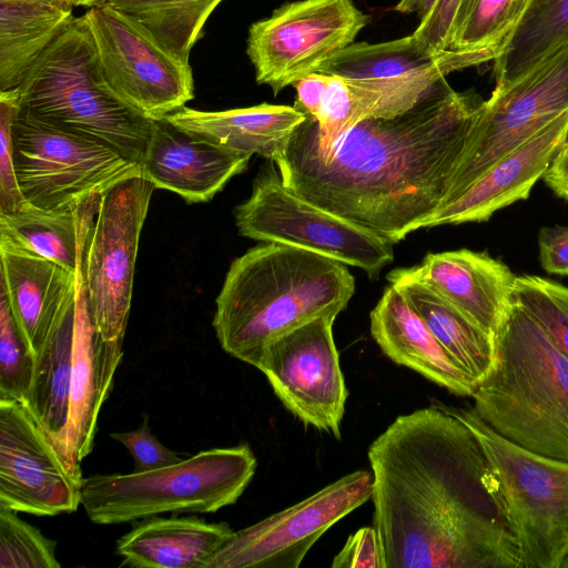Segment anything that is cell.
Returning <instances> with one entry per match:
<instances>
[{
    "mask_svg": "<svg viewBox=\"0 0 568 568\" xmlns=\"http://www.w3.org/2000/svg\"><path fill=\"white\" fill-rule=\"evenodd\" d=\"M77 268L75 323L69 417L62 457L75 474L91 453L100 409L108 398L115 371L123 357V341H106L95 329L87 300L82 270Z\"/></svg>",
    "mask_w": 568,
    "mask_h": 568,
    "instance_id": "cell-18",
    "label": "cell"
},
{
    "mask_svg": "<svg viewBox=\"0 0 568 568\" xmlns=\"http://www.w3.org/2000/svg\"><path fill=\"white\" fill-rule=\"evenodd\" d=\"M111 438L121 443L133 458V473H144L181 462L183 458L163 446L152 434L149 417L132 432L112 433Z\"/></svg>",
    "mask_w": 568,
    "mask_h": 568,
    "instance_id": "cell-38",
    "label": "cell"
},
{
    "mask_svg": "<svg viewBox=\"0 0 568 568\" xmlns=\"http://www.w3.org/2000/svg\"><path fill=\"white\" fill-rule=\"evenodd\" d=\"M437 57L423 50L410 34L379 43L353 42L316 72L345 79H383L422 68Z\"/></svg>",
    "mask_w": 568,
    "mask_h": 568,
    "instance_id": "cell-31",
    "label": "cell"
},
{
    "mask_svg": "<svg viewBox=\"0 0 568 568\" xmlns=\"http://www.w3.org/2000/svg\"><path fill=\"white\" fill-rule=\"evenodd\" d=\"M0 287L24 344L36 356L75 301L77 271L6 245H0Z\"/></svg>",
    "mask_w": 568,
    "mask_h": 568,
    "instance_id": "cell-22",
    "label": "cell"
},
{
    "mask_svg": "<svg viewBox=\"0 0 568 568\" xmlns=\"http://www.w3.org/2000/svg\"><path fill=\"white\" fill-rule=\"evenodd\" d=\"M74 323L75 301L34 356L33 374L26 404L61 456L69 417Z\"/></svg>",
    "mask_w": 568,
    "mask_h": 568,
    "instance_id": "cell-29",
    "label": "cell"
},
{
    "mask_svg": "<svg viewBox=\"0 0 568 568\" xmlns=\"http://www.w3.org/2000/svg\"><path fill=\"white\" fill-rule=\"evenodd\" d=\"M367 456L383 568H524L483 445L440 403L398 416Z\"/></svg>",
    "mask_w": 568,
    "mask_h": 568,
    "instance_id": "cell-1",
    "label": "cell"
},
{
    "mask_svg": "<svg viewBox=\"0 0 568 568\" xmlns=\"http://www.w3.org/2000/svg\"><path fill=\"white\" fill-rule=\"evenodd\" d=\"M328 82L329 75L320 72L311 73L297 81L294 84L297 93L295 106L315 119L320 113Z\"/></svg>",
    "mask_w": 568,
    "mask_h": 568,
    "instance_id": "cell-42",
    "label": "cell"
},
{
    "mask_svg": "<svg viewBox=\"0 0 568 568\" xmlns=\"http://www.w3.org/2000/svg\"><path fill=\"white\" fill-rule=\"evenodd\" d=\"M471 398L499 436L568 463V357L513 298L495 335L494 364Z\"/></svg>",
    "mask_w": 568,
    "mask_h": 568,
    "instance_id": "cell-4",
    "label": "cell"
},
{
    "mask_svg": "<svg viewBox=\"0 0 568 568\" xmlns=\"http://www.w3.org/2000/svg\"><path fill=\"white\" fill-rule=\"evenodd\" d=\"M99 0H75V6H83L92 8L98 3Z\"/></svg>",
    "mask_w": 568,
    "mask_h": 568,
    "instance_id": "cell-46",
    "label": "cell"
},
{
    "mask_svg": "<svg viewBox=\"0 0 568 568\" xmlns=\"http://www.w3.org/2000/svg\"><path fill=\"white\" fill-rule=\"evenodd\" d=\"M541 267L549 274L568 275V226H544L538 232Z\"/></svg>",
    "mask_w": 568,
    "mask_h": 568,
    "instance_id": "cell-41",
    "label": "cell"
},
{
    "mask_svg": "<svg viewBox=\"0 0 568 568\" xmlns=\"http://www.w3.org/2000/svg\"><path fill=\"white\" fill-rule=\"evenodd\" d=\"M425 321L434 336L478 384L490 371L495 359V338L458 307L426 284L406 275L402 268L387 274Z\"/></svg>",
    "mask_w": 568,
    "mask_h": 568,
    "instance_id": "cell-27",
    "label": "cell"
},
{
    "mask_svg": "<svg viewBox=\"0 0 568 568\" xmlns=\"http://www.w3.org/2000/svg\"><path fill=\"white\" fill-rule=\"evenodd\" d=\"M354 291L346 264L265 243L232 262L212 324L227 354L257 368L268 344L318 316L336 317Z\"/></svg>",
    "mask_w": 568,
    "mask_h": 568,
    "instance_id": "cell-3",
    "label": "cell"
},
{
    "mask_svg": "<svg viewBox=\"0 0 568 568\" xmlns=\"http://www.w3.org/2000/svg\"><path fill=\"white\" fill-rule=\"evenodd\" d=\"M369 17L353 0H297L248 31L246 53L258 84L274 95L352 44Z\"/></svg>",
    "mask_w": 568,
    "mask_h": 568,
    "instance_id": "cell-12",
    "label": "cell"
},
{
    "mask_svg": "<svg viewBox=\"0 0 568 568\" xmlns=\"http://www.w3.org/2000/svg\"><path fill=\"white\" fill-rule=\"evenodd\" d=\"M373 475L356 470L239 531L202 568H297L338 520L372 498Z\"/></svg>",
    "mask_w": 568,
    "mask_h": 568,
    "instance_id": "cell-15",
    "label": "cell"
},
{
    "mask_svg": "<svg viewBox=\"0 0 568 568\" xmlns=\"http://www.w3.org/2000/svg\"><path fill=\"white\" fill-rule=\"evenodd\" d=\"M19 110V89L0 91V213L31 206L19 189L14 170L12 124Z\"/></svg>",
    "mask_w": 568,
    "mask_h": 568,
    "instance_id": "cell-37",
    "label": "cell"
},
{
    "mask_svg": "<svg viewBox=\"0 0 568 568\" xmlns=\"http://www.w3.org/2000/svg\"><path fill=\"white\" fill-rule=\"evenodd\" d=\"M501 45L448 50L416 70L383 79L329 75L318 115L293 132L290 144L325 154L347 130L368 119H389L412 109L448 74L494 61Z\"/></svg>",
    "mask_w": 568,
    "mask_h": 568,
    "instance_id": "cell-14",
    "label": "cell"
},
{
    "mask_svg": "<svg viewBox=\"0 0 568 568\" xmlns=\"http://www.w3.org/2000/svg\"><path fill=\"white\" fill-rule=\"evenodd\" d=\"M306 119L296 106L262 103L224 111L183 106L165 120L174 126L222 148L246 155L257 154L275 163L295 129Z\"/></svg>",
    "mask_w": 568,
    "mask_h": 568,
    "instance_id": "cell-24",
    "label": "cell"
},
{
    "mask_svg": "<svg viewBox=\"0 0 568 568\" xmlns=\"http://www.w3.org/2000/svg\"><path fill=\"white\" fill-rule=\"evenodd\" d=\"M369 317L374 341L393 362L455 395L473 397L478 383L445 351L396 286L385 288Z\"/></svg>",
    "mask_w": 568,
    "mask_h": 568,
    "instance_id": "cell-23",
    "label": "cell"
},
{
    "mask_svg": "<svg viewBox=\"0 0 568 568\" xmlns=\"http://www.w3.org/2000/svg\"><path fill=\"white\" fill-rule=\"evenodd\" d=\"M542 180L557 196L568 200V131Z\"/></svg>",
    "mask_w": 568,
    "mask_h": 568,
    "instance_id": "cell-43",
    "label": "cell"
},
{
    "mask_svg": "<svg viewBox=\"0 0 568 568\" xmlns=\"http://www.w3.org/2000/svg\"><path fill=\"white\" fill-rule=\"evenodd\" d=\"M332 568H383L379 539L374 526L363 527L349 536L334 557Z\"/></svg>",
    "mask_w": 568,
    "mask_h": 568,
    "instance_id": "cell-40",
    "label": "cell"
},
{
    "mask_svg": "<svg viewBox=\"0 0 568 568\" xmlns=\"http://www.w3.org/2000/svg\"><path fill=\"white\" fill-rule=\"evenodd\" d=\"M148 1L149 0H99L94 7L108 6L121 11H128Z\"/></svg>",
    "mask_w": 568,
    "mask_h": 568,
    "instance_id": "cell-45",
    "label": "cell"
},
{
    "mask_svg": "<svg viewBox=\"0 0 568 568\" xmlns=\"http://www.w3.org/2000/svg\"><path fill=\"white\" fill-rule=\"evenodd\" d=\"M480 104L444 79L406 112L347 130L327 153L288 143L274 164L303 199L395 244L442 207Z\"/></svg>",
    "mask_w": 568,
    "mask_h": 568,
    "instance_id": "cell-2",
    "label": "cell"
},
{
    "mask_svg": "<svg viewBox=\"0 0 568 568\" xmlns=\"http://www.w3.org/2000/svg\"><path fill=\"white\" fill-rule=\"evenodd\" d=\"M465 1L436 0L413 32V37L423 50L434 57L449 50L454 24Z\"/></svg>",
    "mask_w": 568,
    "mask_h": 568,
    "instance_id": "cell-39",
    "label": "cell"
},
{
    "mask_svg": "<svg viewBox=\"0 0 568 568\" xmlns=\"http://www.w3.org/2000/svg\"><path fill=\"white\" fill-rule=\"evenodd\" d=\"M234 217L244 237L307 250L359 267L371 277L394 258L393 243L296 194L283 183L274 163L257 173L251 195L235 207Z\"/></svg>",
    "mask_w": 568,
    "mask_h": 568,
    "instance_id": "cell-9",
    "label": "cell"
},
{
    "mask_svg": "<svg viewBox=\"0 0 568 568\" xmlns=\"http://www.w3.org/2000/svg\"><path fill=\"white\" fill-rule=\"evenodd\" d=\"M0 504V568H59L57 542Z\"/></svg>",
    "mask_w": 568,
    "mask_h": 568,
    "instance_id": "cell-35",
    "label": "cell"
},
{
    "mask_svg": "<svg viewBox=\"0 0 568 568\" xmlns=\"http://www.w3.org/2000/svg\"><path fill=\"white\" fill-rule=\"evenodd\" d=\"M561 568H568V554L567 556L565 557L562 564H561Z\"/></svg>",
    "mask_w": 568,
    "mask_h": 568,
    "instance_id": "cell-47",
    "label": "cell"
},
{
    "mask_svg": "<svg viewBox=\"0 0 568 568\" xmlns=\"http://www.w3.org/2000/svg\"><path fill=\"white\" fill-rule=\"evenodd\" d=\"M256 458L246 444L203 450L144 473L84 477L81 505L91 521L112 525L163 513H215L237 501Z\"/></svg>",
    "mask_w": 568,
    "mask_h": 568,
    "instance_id": "cell-6",
    "label": "cell"
},
{
    "mask_svg": "<svg viewBox=\"0 0 568 568\" xmlns=\"http://www.w3.org/2000/svg\"><path fill=\"white\" fill-rule=\"evenodd\" d=\"M528 0H466L454 24L449 50L500 45Z\"/></svg>",
    "mask_w": 568,
    "mask_h": 568,
    "instance_id": "cell-33",
    "label": "cell"
},
{
    "mask_svg": "<svg viewBox=\"0 0 568 568\" xmlns=\"http://www.w3.org/2000/svg\"><path fill=\"white\" fill-rule=\"evenodd\" d=\"M18 89L29 114L102 140L140 163L154 121L110 89L84 14L70 21Z\"/></svg>",
    "mask_w": 568,
    "mask_h": 568,
    "instance_id": "cell-5",
    "label": "cell"
},
{
    "mask_svg": "<svg viewBox=\"0 0 568 568\" xmlns=\"http://www.w3.org/2000/svg\"><path fill=\"white\" fill-rule=\"evenodd\" d=\"M155 186L142 174L128 178L99 200L88 233L82 270L93 325L106 341H123L141 231Z\"/></svg>",
    "mask_w": 568,
    "mask_h": 568,
    "instance_id": "cell-10",
    "label": "cell"
},
{
    "mask_svg": "<svg viewBox=\"0 0 568 568\" xmlns=\"http://www.w3.org/2000/svg\"><path fill=\"white\" fill-rule=\"evenodd\" d=\"M233 532L226 523L195 516H151L119 538L115 551L131 567L202 568Z\"/></svg>",
    "mask_w": 568,
    "mask_h": 568,
    "instance_id": "cell-25",
    "label": "cell"
},
{
    "mask_svg": "<svg viewBox=\"0 0 568 568\" xmlns=\"http://www.w3.org/2000/svg\"><path fill=\"white\" fill-rule=\"evenodd\" d=\"M335 318L318 316L274 339L257 369L295 417L339 439L348 392L333 336Z\"/></svg>",
    "mask_w": 568,
    "mask_h": 568,
    "instance_id": "cell-16",
    "label": "cell"
},
{
    "mask_svg": "<svg viewBox=\"0 0 568 568\" xmlns=\"http://www.w3.org/2000/svg\"><path fill=\"white\" fill-rule=\"evenodd\" d=\"M99 200L77 210L44 211L29 206L0 213V245L44 257L75 272Z\"/></svg>",
    "mask_w": 568,
    "mask_h": 568,
    "instance_id": "cell-28",
    "label": "cell"
},
{
    "mask_svg": "<svg viewBox=\"0 0 568 568\" xmlns=\"http://www.w3.org/2000/svg\"><path fill=\"white\" fill-rule=\"evenodd\" d=\"M34 356L24 344L0 287V400L27 404Z\"/></svg>",
    "mask_w": 568,
    "mask_h": 568,
    "instance_id": "cell-36",
    "label": "cell"
},
{
    "mask_svg": "<svg viewBox=\"0 0 568 568\" xmlns=\"http://www.w3.org/2000/svg\"><path fill=\"white\" fill-rule=\"evenodd\" d=\"M511 298L539 323L568 357V286L538 275L516 276Z\"/></svg>",
    "mask_w": 568,
    "mask_h": 568,
    "instance_id": "cell-34",
    "label": "cell"
},
{
    "mask_svg": "<svg viewBox=\"0 0 568 568\" xmlns=\"http://www.w3.org/2000/svg\"><path fill=\"white\" fill-rule=\"evenodd\" d=\"M12 143L19 189L31 206L44 211L77 210L141 173L138 162L104 141L40 120L21 106Z\"/></svg>",
    "mask_w": 568,
    "mask_h": 568,
    "instance_id": "cell-7",
    "label": "cell"
},
{
    "mask_svg": "<svg viewBox=\"0 0 568 568\" xmlns=\"http://www.w3.org/2000/svg\"><path fill=\"white\" fill-rule=\"evenodd\" d=\"M568 44V0H528L494 60L495 89L528 73Z\"/></svg>",
    "mask_w": 568,
    "mask_h": 568,
    "instance_id": "cell-30",
    "label": "cell"
},
{
    "mask_svg": "<svg viewBox=\"0 0 568 568\" xmlns=\"http://www.w3.org/2000/svg\"><path fill=\"white\" fill-rule=\"evenodd\" d=\"M567 131L568 109L491 165L455 201L427 219L422 229L484 222L497 211L526 200L542 179Z\"/></svg>",
    "mask_w": 568,
    "mask_h": 568,
    "instance_id": "cell-20",
    "label": "cell"
},
{
    "mask_svg": "<svg viewBox=\"0 0 568 568\" xmlns=\"http://www.w3.org/2000/svg\"><path fill=\"white\" fill-rule=\"evenodd\" d=\"M250 159L163 119L154 121L139 164L142 176L155 189L176 193L187 203H203L243 172Z\"/></svg>",
    "mask_w": 568,
    "mask_h": 568,
    "instance_id": "cell-19",
    "label": "cell"
},
{
    "mask_svg": "<svg viewBox=\"0 0 568 568\" xmlns=\"http://www.w3.org/2000/svg\"><path fill=\"white\" fill-rule=\"evenodd\" d=\"M436 0H399L395 10L400 13H416L422 20L433 8Z\"/></svg>",
    "mask_w": 568,
    "mask_h": 568,
    "instance_id": "cell-44",
    "label": "cell"
},
{
    "mask_svg": "<svg viewBox=\"0 0 568 568\" xmlns=\"http://www.w3.org/2000/svg\"><path fill=\"white\" fill-rule=\"evenodd\" d=\"M75 0H0V91L18 88L73 19Z\"/></svg>",
    "mask_w": 568,
    "mask_h": 568,
    "instance_id": "cell-26",
    "label": "cell"
},
{
    "mask_svg": "<svg viewBox=\"0 0 568 568\" xmlns=\"http://www.w3.org/2000/svg\"><path fill=\"white\" fill-rule=\"evenodd\" d=\"M440 405L483 445L515 523L524 568H561L568 554V463L508 442L480 420L470 405Z\"/></svg>",
    "mask_w": 568,
    "mask_h": 568,
    "instance_id": "cell-8",
    "label": "cell"
},
{
    "mask_svg": "<svg viewBox=\"0 0 568 568\" xmlns=\"http://www.w3.org/2000/svg\"><path fill=\"white\" fill-rule=\"evenodd\" d=\"M222 0H149L123 11L140 22L170 53L189 62L190 51Z\"/></svg>",
    "mask_w": 568,
    "mask_h": 568,
    "instance_id": "cell-32",
    "label": "cell"
},
{
    "mask_svg": "<svg viewBox=\"0 0 568 568\" xmlns=\"http://www.w3.org/2000/svg\"><path fill=\"white\" fill-rule=\"evenodd\" d=\"M402 271L426 284L495 338L517 275L499 260L468 248L427 254Z\"/></svg>",
    "mask_w": 568,
    "mask_h": 568,
    "instance_id": "cell-21",
    "label": "cell"
},
{
    "mask_svg": "<svg viewBox=\"0 0 568 568\" xmlns=\"http://www.w3.org/2000/svg\"><path fill=\"white\" fill-rule=\"evenodd\" d=\"M83 478L24 404L0 400V504L36 516L72 513L81 505Z\"/></svg>",
    "mask_w": 568,
    "mask_h": 568,
    "instance_id": "cell-17",
    "label": "cell"
},
{
    "mask_svg": "<svg viewBox=\"0 0 568 568\" xmlns=\"http://www.w3.org/2000/svg\"><path fill=\"white\" fill-rule=\"evenodd\" d=\"M567 109L568 44L513 83L494 88L481 102L469 146L442 207Z\"/></svg>",
    "mask_w": 568,
    "mask_h": 568,
    "instance_id": "cell-13",
    "label": "cell"
},
{
    "mask_svg": "<svg viewBox=\"0 0 568 568\" xmlns=\"http://www.w3.org/2000/svg\"><path fill=\"white\" fill-rule=\"evenodd\" d=\"M102 74L115 95L146 119L160 121L194 98L192 70L135 19L108 7L84 13Z\"/></svg>",
    "mask_w": 568,
    "mask_h": 568,
    "instance_id": "cell-11",
    "label": "cell"
}]
</instances>
